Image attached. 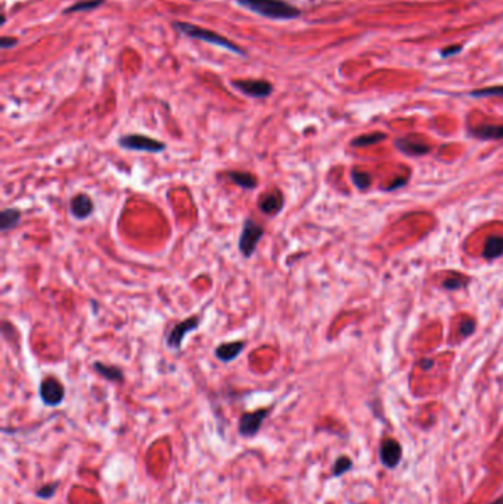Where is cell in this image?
<instances>
[{
    "label": "cell",
    "instance_id": "7402d4cb",
    "mask_svg": "<svg viewBox=\"0 0 503 504\" xmlns=\"http://www.w3.org/2000/svg\"><path fill=\"white\" fill-rule=\"evenodd\" d=\"M102 4H103V0H87V2L75 4L74 6L68 8L65 12H79V11H86V9H95V8L101 6Z\"/></svg>",
    "mask_w": 503,
    "mask_h": 504
},
{
    "label": "cell",
    "instance_id": "ffe728a7",
    "mask_svg": "<svg viewBox=\"0 0 503 504\" xmlns=\"http://www.w3.org/2000/svg\"><path fill=\"white\" fill-rule=\"evenodd\" d=\"M352 466H353L352 459H350V457H347V455H341V457H338L337 462H335L333 466H332V475L333 477H341V475H344L345 472H348L350 469H352Z\"/></svg>",
    "mask_w": 503,
    "mask_h": 504
},
{
    "label": "cell",
    "instance_id": "603a6c76",
    "mask_svg": "<svg viewBox=\"0 0 503 504\" xmlns=\"http://www.w3.org/2000/svg\"><path fill=\"white\" fill-rule=\"evenodd\" d=\"M59 484L58 482H53V484H46L43 485L40 490L36 491V496L39 498H52L55 494H56V490H58Z\"/></svg>",
    "mask_w": 503,
    "mask_h": 504
},
{
    "label": "cell",
    "instance_id": "3957f363",
    "mask_svg": "<svg viewBox=\"0 0 503 504\" xmlns=\"http://www.w3.org/2000/svg\"><path fill=\"white\" fill-rule=\"evenodd\" d=\"M118 146L126 150L145 152V154H161L167 149V145L154 137L141 133H129L118 139Z\"/></svg>",
    "mask_w": 503,
    "mask_h": 504
},
{
    "label": "cell",
    "instance_id": "ac0fdd59",
    "mask_svg": "<svg viewBox=\"0 0 503 504\" xmlns=\"http://www.w3.org/2000/svg\"><path fill=\"white\" fill-rule=\"evenodd\" d=\"M502 255H503V238L492 236L487 239L484 250H483V257L487 259H495Z\"/></svg>",
    "mask_w": 503,
    "mask_h": 504
},
{
    "label": "cell",
    "instance_id": "9a60e30c",
    "mask_svg": "<svg viewBox=\"0 0 503 504\" xmlns=\"http://www.w3.org/2000/svg\"><path fill=\"white\" fill-rule=\"evenodd\" d=\"M395 146H397L399 150H402L403 154H406L409 157H421V155L428 154V152L431 150V148L426 146L425 143H419V142L410 141V139H397L395 141Z\"/></svg>",
    "mask_w": 503,
    "mask_h": 504
},
{
    "label": "cell",
    "instance_id": "d6986e66",
    "mask_svg": "<svg viewBox=\"0 0 503 504\" xmlns=\"http://www.w3.org/2000/svg\"><path fill=\"white\" fill-rule=\"evenodd\" d=\"M386 134L384 133H372V134H363V136H359L356 137V139L352 141V146L355 148H364V146H371V145H375L381 141L386 139Z\"/></svg>",
    "mask_w": 503,
    "mask_h": 504
},
{
    "label": "cell",
    "instance_id": "30bf717a",
    "mask_svg": "<svg viewBox=\"0 0 503 504\" xmlns=\"http://www.w3.org/2000/svg\"><path fill=\"white\" fill-rule=\"evenodd\" d=\"M403 455V450L399 441H395L393 438H388L386 441H383L379 448V459L381 463H383L387 469H394L397 467Z\"/></svg>",
    "mask_w": 503,
    "mask_h": 504
},
{
    "label": "cell",
    "instance_id": "44dd1931",
    "mask_svg": "<svg viewBox=\"0 0 503 504\" xmlns=\"http://www.w3.org/2000/svg\"><path fill=\"white\" fill-rule=\"evenodd\" d=\"M352 180L355 183V186L357 189H360V190H366L371 186V183H372L371 176L368 173L360 172V170H353L352 172Z\"/></svg>",
    "mask_w": 503,
    "mask_h": 504
},
{
    "label": "cell",
    "instance_id": "8fae6325",
    "mask_svg": "<svg viewBox=\"0 0 503 504\" xmlns=\"http://www.w3.org/2000/svg\"><path fill=\"white\" fill-rule=\"evenodd\" d=\"M94 209V201H91V198L87 193H77L71 198L70 212L75 220H86L91 216Z\"/></svg>",
    "mask_w": 503,
    "mask_h": 504
},
{
    "label": "cell",
    "instance_id": "8992f818",
    "mask_svg": "<svg viewBox=\"0 0 503 504\" xmlns=\"http://www.w3.org/2000/svg\"><path fill=\"white\" fill-rule=\"evenodd\" d=\"M39 394H40L42 401L46 406L56 407L65 399V388L63 385V382L58 380L53 376H49V377H44L42 380Z\"/></svg>",
    "mask_w": 503,
    "mask_h": 504
},
{
    "label": "cell",
    "instance_id": "e0dca14e",
    "mask_svg": "<svg viewBox=\"0 0 503 504\" xmlns=\"http://www.w3.org/2000/svg\"><path fill=\"white\" fill-rule=\"evenodd\" d=\"M469 131H471L472 136L478 137V139H483V141L503 139V126L484 124V126H480V127H476V129H471Z\"/></svg>",
    "mask_w": 503,
    "mask_h": 504
},
{
    "label": "cell",
    "instance_id": "f1b7e54d",
    "mask_svg": "<svg viewBox=\"0 0 503 504\" xmlns=\"http://www.w3.org/2000/svg\"><path fill=\"white\" fill-rule=\"evenodd\" d=\"M454 52H459V48H452V49H449V51H445V52H443V56H447V55L454 53Z\"/></svg>",
    "mask_w": 503,
    "mask_h": 504
},
{
    "label": "cell",
    "instance_id": "cb8c5ba5",
    "mask_svg": "<svg viewBox=\"0 0 503 504\" xmlns=\"http://www.w3.org/2000/svg\"><path fill=\"white\" fill-rule=\"evenodd\" d=\"M472 96H503V86L476 90L472 91Z\"/></svg>",
    "mask_w": 503,
    "mask_h": 504
},
{
    "label": "cell",
    "instance_id": "5bb4252c",
    "mask_svg": "<svg viewBox=\"0 0 503 504\" xmlns=\"http://www.w3.org/2000/svg\"><path fill=\"white\" fill-rule=\"evenodd\" d=\"M23 214L18 208H5L0 212V231L4 233L13 231L21 223Z\"/></svg>",
    "mask_w": 503,
    "mask_h": 504
},
{
    "label": "cell",
    "instance_id": "ba28073f",
    "mask_svg": "<svg viewBox=\"0 0 503 504\" xmlns=\"http://www.w3.org/2000/svg\"><path fill=\"white\" fill-rule=\"evenodd\" d=\"M284 204H285V198L279 189H272V190L262 193V196L258 198V201H257L258 209H260L265 216H269V217L278 216V214L284 208Z\"/></svg>",
    "mask_w": 503,
    "mask_h": 504
},
{
    "label": "cell",
    "instance_id": "7a4b0ae2",
    "mask_svg": "<svg viewBox=\"0 0 503 504\" xmlns=\"http://www.w3.org/2000/svg\"><path fill=\"white\" fill-rule=\"evenodd\" d=\"M174 27L179 30V32H182L183 34L188 36V37H192V39H196V40H203V41H207L210 44H215V46H220V48H223L226 51H231V52L238 53V55H246V52L241 51L238 48V44H235L231 40H227L226 37L219 36L215 32H210V30L201 28V27L189 24V22H174Z\"/></svg>",
    "mask_w": 503,
    "mask_h": 504
},
{
    "label": "cell",
    "instance_id": "7c38bea8",
    "mask_svg": "<svg viewBox=\"0 0 503 504\" xmlns=\"http://www.w3.org/2000/svg\"><path fill=\"white\" fill-rule=\"evenodd\" d=\"M243 349H246V342H243V341H232V342L220 344L215 349V354L220 361L231 363V361L236 360L242 354Z\"/></svg>",
    "mask_w": 503,
    "mask_h": 504
},
{
    "label": "cell",
    "instance_id": "2e32d148",
    "mask_svg": "<svg viewBox=\"0 0 503 504\" xmlns=\"http://www.w3.org/2000/svg\"><path fill=\"white\" fill-rule=\"evenodd\" d=\"M94 370L99 376H102L103 379L110 380V382H118V384H121V382L125 380V373L118 368V366H111V364H105L102 361H95Z\"/></svg>",
    "mask_w": 503,
    "mask_h": 504
},
{
    "label": "cell",
    "instance_id": "484cf974",
    "mask_svg": "<svg viewBox=\"0 0 503 504\" xmlns=\"http://www.w3.org/2000/svg\"><path fill=\"white\" fill-rule=\"evenodd\" d=\"M465 279H454V278H450V279H447V280H445V283H443V286L446 287V289H459V287H462L464 285H465Z\"/></svg>",
    "mask_w": 503,
    "mask_h": 504
},
{
    "label": "cell",
    "instance_id": "4fadbf2b",
    "mask_svg": "<svg viewBox=\"0 0 503 504\" xmlns=\"http://www.w3.org/2000/svg\"><path fill=\"white\" fill-rule=\"evenodd\" d=\"M226 177L231 180L234 185H236L238 188H241L243 190H254L258 186V181H257L255 176L248 172L231 170L226 173Z\"/></svg>",
    "mask_w": 503,
    "mask_h": 504
},
{
    "label": "cell",
    "instance_id": "52a82bcc",
    "mask_svg": "<svg viewBox=\"0 0 503 504\" xmlns=\"http://www.w3.org/2000/svg\"><path fill=\"white\" fill-rule=\"evenodd\" d=\"M270 408H260L251 411V413H243L239 419V434L242 437H254L260 431L263 422L267 419Z\"/></svg>",
    "mask_w": 503,
    "mask_h": 504
},
{
    "label": "cell",
    "instance_id": "f546056e",
    "mask_svg": "<svg viewBox=\"0 0 503 504\" xmlns=\"http://www.w3.org/2000/svg\"><path fill=\"white\" fill-rule=\"evenodd\" d=\"M490 504H503V496L502 497H499L497 500H495L493 503H490Z\"/></svg>",
    "mask_w": 503,
    "mask_h": 504
},
{
    "label": "cell",
    "instance_id": "9c48e42d",
    "mask_svg": "<svg viewBox=\"0 0 503 504\" xmlns=\"http://www.w3.org/2000/svg\"><path fill=\"white\" fill-rule=\"evenodd\" d=\"M232 86L241 93L255 99H265L272 93V84L266 80H234Z\"/></svg>",
    "mask_w": 503,
    "mask_h": 504
},
{
    "label": "cell",
    "instance_id": "6da1fadb",
    "mask_svg": "<svg viewBox=\"0 0 503 504\" xmlns=\"http://www.w3.org/2000/svg\"><path fill=\"white\" fill-rule=\"evenodd\" d=\"M238 5L270 20H294L300 11L284 0H236Z\"/></svg>",
    "mask_w": 503,
    "mask_h": 504
},
{
    "label": "cell",
    "instance_id": "5b68a950",
    "mask_svg": "<svg viewBox=\"0 0 503 504\" xmlns=\"http://www.w3.org/2000/svg\"><path fill=\"white\" fill-rule=\"evenodd\" d=\"M200 325H201V318L198 316H191L185 320H180V322H177L170 329V332L167 333V336H165L167 347L172 349H180L183 341H185V338H186V335L196 330L198 328H200Z\"/></svg>",
    "mask_w": 503,
    "mask_h": 504
},
{
    "label": "cell",
    "instance_id": "83f0119b",
    "mask_svg": "<svg viewBox=\"0 0 503 504\" xmlns=\"http://www.w3.org/2000/svg\"><path fill=\"white\" fill-rule=\"evenodd\" d=\"M15 43H17V40H15V39H8V37H4L2 39V43H0V44H2V48H11V46L12 44H15Z\"/></svg>",
    "mask_w": 503,
    "mask_h": 504
},
{
    "label": "cell",
    "instance_id": "4316f807",
    "mask_svg": "<svg viewBox=\"0 0 503 504\" xmlns=\"http://www.w3.org/2000/svg\"><path fill=\"white\" fill-rule=\"evenodd\" d=\"M406 180H407V179H399V180H395V181L393 183V185L388 186L387 189H388V190H393V189H397V188H400V186H405L406 183H407Z\"/></svg>",
    "mask_w": 503,
    "mask_h": 504
},
{
    "label": "cell",
    "instance_id": "d4e9b609",
    "mask_svg": "<svg viewBox=\"0 0 503 504\" xmlns=\"http://www.w3.org/2000/svg\"><path fill=\"white\" fill-rule=\"evenodd\" d=\"M474 330H476V323L472 322V320H468V322H464V323L461 325V328H459V332H461L462 336H469V335L474 333Z\"/></svg>",
    "mask_w": 503,
    "mask_h": 504
},
{
    "label": "cell",
    "instance_id": "277c9868",
    "mask_svg": "<svg viewBox=\"0 0 503 504\" xmlns=\"http://www.w3.org/2000/svg\"><path fill=\"white\" fill-rule=\"evenodd\" d=\"M265 236V227L251 217H247L242 226V232L239 235L238 248L243 258H251Z\"/></svg>",
    "mask_w": 503,
    "mask_h": 504
}]
</instances>
